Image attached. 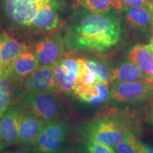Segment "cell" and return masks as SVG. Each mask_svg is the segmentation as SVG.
Segmentation results:
<instances>
[{
    "label": "cell",
    "mask_w": 153,
    "mask_h": 153,
    "mask_svg": "<svg viewBox=\"0 0 153 153\" xmlns=\"http://www.w3.org/2000/svg\"><path fill=\"white\" fill-rule=\"evenodd\" d=\"M121 28L112 15L76 11L67 28L65 44L70 51L105 52L119 42Z\"/></svg>",
    "instance_id": "1"
},
{
    "label": "cell",
    "mask_w": 153,
    "mask_h": 153,
    "mask_svg": "<svg viewBox=\"0 0 153 153\" xmlns=\"http://www.w3.org/2000/svg\"><path fill=\"white\" fill-rule=\"evenodd\" d=\"M20 107L47 123L60 120L63 111L62 102L54 93H28Z\"/></svg>",
    "instance_id": "2"
},
{
    "label": "cell",
    "mask_w": 153,
    "mask_h": 153,
    "mask_svg": "<svg viewBox=\"0 0 153 153\" xmlns=\"http://www.w3.org/2000/svg\"><path fill=\"white\" fill-rule=\"evenodd\" d=\"M59 0H3L6 16L11 24L19 27L30 28L39 11Z\"/></svg>",
    "instance_id": "3"
},
{
    "label": "cell",
    "mask_w": 153,
    "mask_h": 153,
    "mask_svg": "<svg viewBox=\"0 0 153 153\" xmlns=\"http://www.w3.org/2000/svg\"><path fill=\"white\" fill-rule=\"evenodd\" d=\"M87 134L90 142L114 147L122 141L127 140L133 133L116 120L102 118L88 126Z\"/></svg>",
    "instance_id": "4"
},
{
    "label": "cell",
    "mask_w": 153,
    "mask_h": 153,
    "mask_svg": "<svg viewBox=\"0 0 153 153\" xmlns=\"http://www.w3.org/2000/svg\"><path fill=\"white\" fill-rule=\"evenodd\" d=\"M69 133V125L62 120L45 124L33 147L38 153H61Z\"/></svg>",
    "instance_id": "5"
},
{
    "label": "cell",
    "mask_w": 153,
    "mask_h": 153,
    "mask_svg": "<svg viewBox=\"0 0 153 153\" xmlns=\"http://www.w3.org/2000/svg\"><path fill=\"white\" fill-rule=\"evenodd\" d=\"M53 73L59 90L65 93L74 91L79 71V62L73 52L65 53L62 58L53 66Z\"/></svg>",
    "instance_id": "6"
},
{
    "label": "cell",
    "mask_w": 153,
    "mask_h": 153,
    "mask_svg": "<svg viewBox=\"0 0 153 153\" xmlns=\"http://www.w3.org/2000/svg\"><path fill=\"white\" fill-rule=\"evenodd\" d=\"M111 97L118 102L132 103L143 101L153 94V85L148 82H114Z\"/></svg>",
    "instance_id": "7"
},
{
    "label": "cell",
    "mask_w": 153,
    "mask_h": 153,
    "mask_svg": "<svg viewBox=\"0 0 153 153\" xmlns=\"http://www.w3.org/2000/svg\"><path fill=\"white\" fill-rule=\"evenodd\" d=\"M65 41L60 33H52L36 44L33 52L40 65L53 66L58 62L65 53Z\"/></svg>",
    "instance_id": "8"
},
{
    "label": "cell",
    "mask_w": 153,
    "mask_h": 153,
    "mask_svg": "<svg viewBox=\"0 0 153 153\" xmlns=\"http://www.w3.org/2000/svg\"><path fill=\"white\" fill-rule=\"evenodd\" d=\"M46 123L44 120L22 108L19 119L18 144L22 147L33 148Z\"/></svg>",
    "instance_id": "9"
},
{
    "label": "cell",
    "mask_w": 153,
    "mask_h": 153,
    "mask_svg": "<svg viewBox=\"0 0 153 153\" xmlns=\"http://www.w3.org/2000/svg\"><path fill=\"white\" fill-rule=\"evenodd\" d=\"M24 88L28 93H54L58 88L53 66L39 65L24 80Z\"/></svg>",
    "instance_id": "10"
},
{
    "label": "cell",
    "mask_w": 153,
    "mask_h": 153,
    "mask_svg": "<svg viewBox=\"0 0 153 153\" xmlns=\"http://www.w3.org/2000/svg\"><path fill=\"white\" fill-rule=\"evenodd\" d=\"M22 108L11 106L0 116V149L14 146L19 142V119Z\"/></svg>",
    "instance_id": "11"
},
{
    "label": "cell",
    "mask_w": 153,
    "mask_h": 153,
    "mask_svg": "<svg viewBox=\"0 0 153 153\" xmlns=\"http://www.w3.org/2000/svg\"><path fill=\"white\" fill-rule=\"evenodd\" d=\"M39 65L35 53L28 49L1 70L6 76L16 82L24 81Z\"/></svg>",
    "instance_id": "12"
},
{
    "label": "cell",
    "mask_w": 153,
    "mask_h": 153,
    "mask_svg": "<svg viewBox=\"0 0 153 153\" xmlns=\"http://www.w3.org/2000/svg\"><path fill=\"white\" fill-rule=\"evenodd\" d=\"M59 4H50L39 11L30 24V28L39 33H52L60 26L57 9Z\"/></svg>",
    "instance_id": "13"
},
{
    "label": "cell",
    "mask_w": 153,
    "mask_h": 153,
    "mask_svg": "<svg viewBox=\"0 0 153 153\" xmlns=\"http://www.w3.org/2000/svg\"><path fill=\"white\" fill-rule=\"evenodd\" d=\"M73 92L79 101L94 106L106 103L110 94L108 86L98 82L90 85H76Z\"/></svg>",
    "instance_id": "14"
},
{
    "label": "cell",
    "mask_w": 153,
    "mask_h": 153,
    "mask_svg": "<svg viewBox=\"0 0 153 153\" xmlns=\"http://www.w3.org/2000/svg\"><path fill=\"white\" fill-rule=\"evenodd\" d=\"M28 48L24 42L6 33H0V66L1 70L9 66Z\"/></svg>",
    "instance_id": "15"
},
{
    "label": "cell",
    "mask_w": 153,
    "mask_h": 153,
    "mask_svg": "<svg viewBox=\"0 0 153 153\" xmlns=\"http://www.w3.org/2000/svg\"><path fill=\"white\" fill-rule=\"evenodd\" d=\"M112 82H147L148 77L133 62H126L111 72Z\"/></svg>",
    "instance_id": "16"
},
{
    "label": "cell",
    "mask_w": 153,
    "mask_h": 153,
    "mask_svg": "<svg viewBox=\"0 0 153 153\" xmlns=\"http://www.w3.org/2000/svg\"><path fill=\"white\" fill-rule=\"evenodd\" d=\"M126 20L134 28L145 29L152 22V11L148 7H127Z\"/></svg>",
    "instance_id": "17"
},
{
    "label": "cell",
    "mask_w": 153,
    "mask_h": 153,
    "mask_svg": "<svg viewBox=\"0 0 153 153\" xmlns=\"http://www.w3.org/2000/svg\"><path fill=\"white\" fill-rule=\"evenodd\" d=\"M130 60L138 67L145 75L153 65V53L148 45H137L129 53Z\"/></svg>",
    "instance_id": "18"
},
{
    "label": "cell",
    "mask_w": 153,
    "mask_h": 153,
    "mask_svg": "<svg viewBox=\"0 0 153 153\" xmlns=\"http://www.w3.org/2000/svg\"><path fill=\"white\" fill-rule=\"evenodd\" d=\"M76 7L97 14H104L111 8L116 10L123 9L120 0H74Z\"/></svg>",
    "instance_id": "19"
},
{
    "label": "cell",
    "mask_w": 153,
    "mask_h": 153,
    "mask_svg": "<svg viewBox=\"0 0 153 153\" xmlns=\"http://www.w3.org/2000/svg\"><path fill=\"white\" fill-rule=\"evenodd\" d=\"M15 82L2 72L0 77V116L11 106L16 87Z\"/></svg>",
    "instance_id": "20"
},
{
    "label": "cell",
    "mask_w": 153,
    "mask_h": 153,
    "mask_svg": "<svg viewBox=\"0 0 153 153\" xmlns=\"http://www.w3.org/2000/svg\"><path fill=\"white\" fill-rule=\"evenodd\" d=\"M79 62L87 68L89 71L92 72L97 76V82L104 84L106 86H110L112 83L111 73L108 68L102 63L93 60L85 58H79Z\"/></svg>",
    "instance_id": "21"
},
{
    "label": "cell",
    "mask_w": 153,
    "mask_h": 153,
    "mask_svg": "<svg viewBox=\"0 0 153 153\" xmlns=\"http://www.w3.org/2000/svg\"><path fill=\"white\" fill-rule=\"evenodd\" d=\"M79 60V59H78ZM79 71L76 79V85H90L97 82V76L92 72L89 71L82 63L79 62Z\"/></svg>",
    "instance_id": "22"
},
{
    "label": "cell",
    "mask_w": 153,
    "mask_h": 153,
    "mask_svg": "<svg viewBox=\"0 0 153 153\" xmlns=\"http://www.w3.org/2000/svg\"><path fill=\"white\" fill-rule=\"evenodd\" d=\"M85 150L87 153H117L111 146L90 141L85 144Z\"/></svg>",
    "instance_id": "23"
},
{
    "label": "cell",
    "mask_w": 153,
    "mask_h": 153,
    "mask_svg": "<svg viewBox=\"0 0 153 153\" xmlns=\"http://www.w3.org/2000/svg\"><path fill=\"white\" fill-rule=\"evenodd\" d=\"M135 137L133 134H131L127 140L122 141L114 146V150L117 153H137L133 143Z\"/></svg>",
    "instance_id": "24"
},
{
    "label": "cell",
    "mask_w": 153,
    "mask_h": 153,
    "mask_svg": "<svg viewBox=\"0 0 153 153\" xmlns=\"http://www.w3.org/2000/svg\"><path fill=\"white\" fill-rule=\"evenodd\" d=\"M122 7H148L150 8L149 0H120Z\"/></svg>",
    "instance_id": "25"
},
{
    "label": "cell",
    "mask_w": 153,
    "mask_h": 153,
    "mask_svg": "<svg viewBox=\"0 0 153 153\" xmlns=\"http://www.w3.org/2000/svg\"><path fill=\"white\" fill-rule=\"evenodd\" d=\"M134 145L137 151V153H153V147L145 144L137 140L136 137L134 138Z\"/></svg>",
    "instance_id": "26"
},
{
    "label": "cell",
    "mask_w": 153,
    "mask_h": 153,
    "mask_svg": "<svg viewBox=\"0 0 153 153\" xmlns=\"http://www.w3.org/2000/svg\"><path fill=\"white\" fill-rule=\"evenodd\" d=\"M6 153H38L34 149L31 148H27V147L21 146L20 148L16 149V150L9 151Z\"/></svg>",
    "instance_id": "27"
},
{
    "label": "cell",
    "mask_w": 153,
    "mask_h": 153,
    "mask_svg": "<svg viewBox=\"0 0 153 153\" xmlns=\"http://www.w3.org/2000/svg\"><path fill=\"white\" fill-rule=\"evenodd\" d=\"M147 77H148V79H153V65L152 68H150V71L148 74H147Z\"/></svg>",
    "instance_id": "28"
},
{
    "label": "cell",
    "mask_w": 153,
    "mask_h": 153,
    "mask_svg": "<svg viewBox=\"0 0 153 153\" xmlns=\"http://www.w3.org/2000/svg\"><path fill=\"white\" fill-rule=\"evenodd\" d=\"M148 46L149 47V48L151 50V51L153 53V38H152V41H151V42H150V43L149 44Z\"/></svg>",
    "instance_id": "29"
},
{
    "label": "cell",
    "mask_w": 153,
    "mask_h": 153,
    "mask_svg": "<svg viewBox=\"0 0 153 153\" xmlns=\"http://www.w3.org/2000/svg\"><path fill=\"white\" fill-rule=\"evenodd\" d=\"M149 2H150V8L153 9V0H149Z\"/></svg>",
    "instance_id": "30"
},
{
    "label": "cell",
    "mask_w": 153,
    "mask_h": 153,
    "mask_svg": "<svg viewBox=\"0 0 153 153\" xmlns=\"http://www.w3.org/2000/svg\"><path fill=\"white\" fill-rule=\"evenodd\" d=\"M151 120H152V121L153 122V109L152 113H151Z\"/></svg>",
    "instance_id": "31"
},
{
    "label": "cell",
    "mask_w": 153,
    "mask_h": 153,
    "mask_svg": "<svg viewBox=\"0 0 153 153\" xmlns=\"http://www.w3.org/2000/svg\"><path fill=\"white\" fill-rule=\"evenodd\" d=\"M149 82H150L151 85H153V79H149Z\"/></svg>",
    "instance_id": "32"
},
{
    "label": "cell",
    "mask_w": 153,
    "mask_h": 153,
    "mask_svg": "<svg viewBox=\"0 0 153 153\" xmlns=\"http://www.w3.org/2000/svg\"><path fill=\"white\" fill-rule=\"evenodd\" d=\"M1 74H2V72H1V70H0V77H1Z\"/></svg>",
    "instance_id": "33"
},
{
    "label": "cell",
    "mask_w": 153,
    "mask_h": 153,
    "mask_svg": "<svg viewBox=\"0 0 153 153\" xmlns=\"http://www.w3.org/2000/svg\"><path fill=\"white\" fill-rule=\"evenodd\" d=\"M152 22H153V9H152Z\"/></svg>",
    "instance_id": "34"
},
{
    "label": "cell",
    "mask_w": 153,
    "mask_h": 153,
    "mask_svg": "<svg viewBox=\"0 0 153 153\" xmlns=\"http://www.w3.org/2000/svg\"><path fill=\"white\" fill-rule=\"evenodd\" d=\"M1 152H2V151H1V149H0V153H1Z\"/></svg>",
    "instance_id": "35"
},
{
    "label": "cell",
    "mask_w": 153,
    "mask_h": 153,
    "mask_svg": "<svg viewBox=\"0 0 153 153\" xmlns=\"http://www.w3.org/2000/svg\"><path fill=\"white\" fill-rule=\"evenodd\" d=\"M1 70V66H0V70Z\"/></svg>",
    "instance_id": "36"
}]
</instances>
